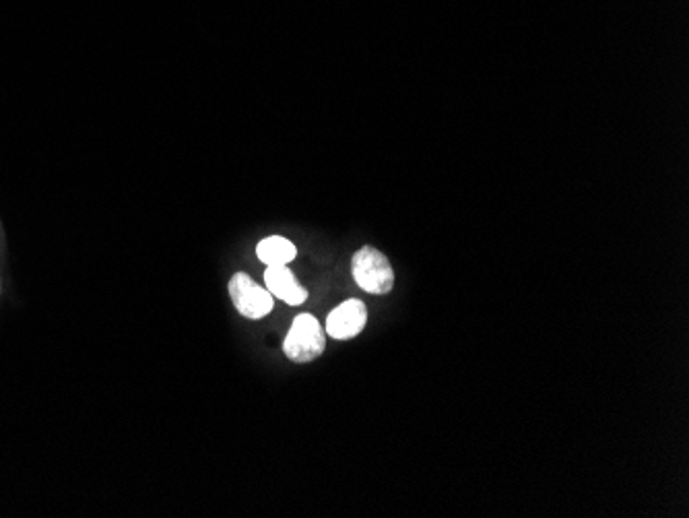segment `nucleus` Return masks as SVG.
<instances>
[{"label": "nucleus", "mask_w": 689, "mask_h": 518, "mask_svg": "<svg viewBox=\"0 0 689 518\" xmlns=\"http://www.w3.org/2000/svg\"><path fill=\"white\" fill-rule=\"evenodd\" d=\"M368 325V306L357 300H345L326 316V335L337 341H349L362 333Z\"/></svg>", "instance_id": "20e7f679"}, {"label": "nucleus", "mask_w": 689, "mask_h": 518, "mask_svg": "<svg viewBox=\"0 0 689 518\" xmlns=\"http://www.w3.org/2000/svg\"><path fill=\"white\" fill-rule=\"evenodd\" d=\"M229 298H232L236 310L250 320H260L273 312L275 298L267 287L256 283L248 273H236L229 279Z\"/></svg>", "instance_id": "7ed1b4c3"}, {"label": "nucleus", "mask_w": 689, "mask_h": 518, "mask_svg": "<svg viewBox=\"0 0 689 518\" xmlns=\"http://www.w3.org/2000/svg\"><path fill=\"white\" fill-rule=\"evenodd\" d=\"M295 254H298V248H295V244L289 242L287 238H281V236L265 238L256 246V256L260 258V263H265L267 267L289 265L295 258Z\"/></svg>", "instance_id": "423d86ee"}, {"label": "nucleus", "mask_w": 689, "mask_h": 518, "mask_svg": "<svg viewBox=\"0 0 689 518\" xmlns=\"http://www.w3.org/2000/svg\"><path fill=\"white\" fill-rule=\"evenodd\" d=\"M351 273L355 283L372 296H384L395 287V271H392L388 258L372 246L359 248L353 254Z\"/></svg>", "instance_id": "f03ea898"}, {"label": "nucleus", "mask_w": 689, "mask_h": 518, "mask_svg": "<svg viewBox=\"0 0 689 518\" xmlns=\"http://www.w3.org/2000/svg\"><path fill=\"white\" fill-rule=\"evenodd\" d=\"M265 285L273 298L283 300L289 306H302L308 300V289L289 271L287 265L267 267Z\"/></svg>", "instance_id": "39448f33"}, {"label": "nucleus", "mask_w": 689, "mask_h": 518, "mask_svg": "<svg viewBox=\"0 0 689 518\" xmlns=\"http://www.w3.org/2000/svg\"><path fill=\"white\" fill-rule=\"evenodd\" d=\"M326 349V331L312 314H300L291 322V329L283 341V351L295 364L318 360Z\"/></svg>", "instance_id": "f257e3e1"}]
</instances>
